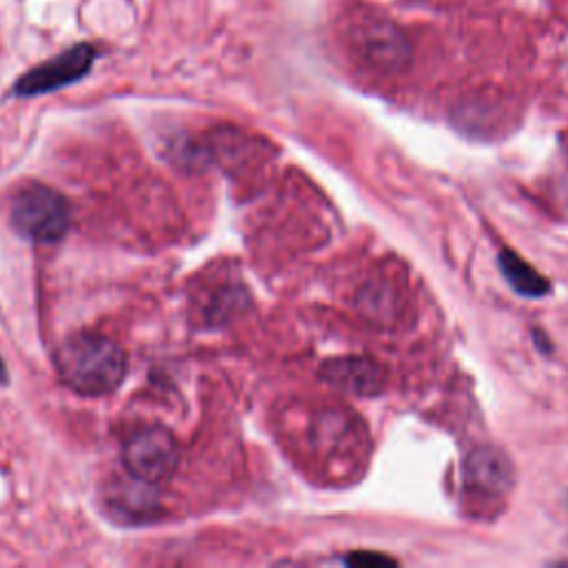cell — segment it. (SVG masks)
<instances>
[{
  "instance_id": "52a82bcc",
  "label": "cell",
  "mask_w": 568,
  "mask_h": 568,
  "mask_svg": "<svg viewBox=\"0 0 568 568\" xmlns=\"http://www.w3.org/2000/svg\"><path fill=\"white\" fill-rule=\"evenodd\" d=\"M464 477L473 488L486 495H501L513 484V466L499 448L479 446L466 457Z\"/></svg>"
},
{
  "instance_id": "30bf717a",
  "label": "cell",
  "mask_w": 568,
  "mask_h": 568,
  "mask_svg": "<svg viewBox=\"0 0 568 568\" xmlns=\"http://www.w3.org/2000/svg\"><path fill=\"white\" fill-rule=\"evenodd\" d=\"M0 379L4 382V364H2V359H0Z\"/></svg>"
},
{
  "instance_id": "8992f818",
  "label": "cell",
  "mask_w": 568,
  "mask_h": 568,
  "mask_svg": "<svg viewBox=\"0 0 568 568\" xmlns=\"http://www.w3.org/2000/svg\"><path fill=\"white\" fill-rule=\"evenodd\" d=\"M322 377L351 395H375L384 388V368L371 357H335L322 366Z\"/></svg>"
},
{
  "instance_id": "3957f363",
  "label": "cell",
  "mask_w": 568,
  "mask_h": 568,
  "mask_svg": "<svg viewBox=\"0 0 568 568\" xmlns=\"http://www.w3.org/2000/svg\"><path fill=\"white\" fill-rule=\"evenodd\" d=\"M126 470L144 484H162L180 466V446L162 426L138 428L122 448Z\"/></svg>"
},
{
  "instance_id": "ba28073f",
  "label": "cell",
  "mask_w": 568,
  "mask_h": 568,
  "mask_svg": "<svg viewBox=\"0 0 568 568\" xmlns=\"http://www.w3.org/2000/svg\"><path fill=\"white\" fill-rule=\"evenodd\" d=\"M499 266L508 284L524 297H541L550 288L548 280L513 251L499 253Z\"/></svg>"
},
{
  "instance_id": "9c48e42d",
  "label": "cell",
  "mask_w": 568,
  "mask_h": 568,
  "mask_svg": "<svg viewBox=\"0 0 568 568\" xmlns=\"http://www.w3.org/2000/svg\"><path fill=\"white\" fill-rule=\"evenodd\" d=\"M346 561L353 566H393L395 564L390 557L379 552H353L346 557Z\"/></svg>"
},
{
  "instance_id": "7a4b0ae2",
  "label": "cell",
  "mask_w": 568,
  "mask_h": 568,
  "mask_svg": "<svg viewBox=\"0 0 568 568\" xmlns=\"http://www.w3.org/2000/svg\"><path fill=\"white\" fill-rule=\"evenodd\" d=\"M13 229L33 242H58L69 226V202L42 182H24L16 189L9 206Z\"/></svg>"
},
{
  "instance_id": "5b68a950",
  "label": "cell",
  "mask_w": 568,
  "mask_h": 568,
  "mask_svg": "<svg viewBox=\"0 0 568 568\" xmlns=\"http://www.w3.org/2000/svg\"><path fill=\"white\" fill-rule=\"evenodd\" d=\"M93 60H95V49L91 44H75V47L58 53L55 58L27 71L18 80L16 93L18 95H38V93H49V91L62 89L67 84H73L82 75H87Z\"/></svg>"
},
{
  "instance_id": "6da1fadb",
  "label": "cell",
  "mask_w": 568,
  "mask_h": 568,
  "mask_svg": "<svg viewBox=\"0 0 568 568\" xmlns=\"http://www.w3.org/2000/svg\"><path fill=\"white\" fill-rule=\"evenodd\" d=\"M55 368L69 388L84 395H104L124 379L126 353L104 335L78 333L58 348Z\"/></svg>"
},
{
  "instance_id": "277c9868",
  "label": "cell",
  "mask_w": 568,
  "mask_h": 568,
  "mask_svg": "<svg viewBox=\"0 0 568 568\" xmlns=\"http://www.w3.org/2000/svg\"><path fill=\"white\" fill-rule=\"evenodd\" d=\"M351 44L362 62L382 73H397L410 62L408 38L395 22L382 16H366L355 22Z\"/></svg>"
}]
</instances>
